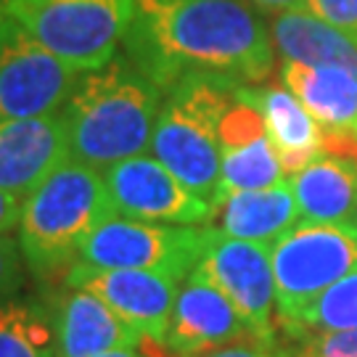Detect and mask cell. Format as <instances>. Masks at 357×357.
Masks as SVG:
<instances>
[{
	"instance_id": "9a60e30c",
	"label": "cell",
	"mask_w": 357,
	"mask_h": 357,
	"mask_svg": "<svg viewBox=\"0 0 357 357\" xmlns=\"http://www.w3.org/2000/svg\"><path fill=\"white\" fill-rule=\"evenodd\" d=\"M69 159L61 114L0 122V188L26 199L56 167Z\"/></svg>"
},
{
	"instance_id": "5b68a950",
	"label": "cell",
	"mask_w": 357,
	"mask_h": 357,
	"mask_svg": "<svg viewBox=\"0 0 357 357\" xmlns=\"http://www.w3.org/2000/svg\"><path fill=\"white\" fill-rule=\"evenodd\" d=\"M135 0H11L16 24L79 72L98 69L116 56L132 19Z\"/></svg>"
},
{
	"instance_id": "8fae6325",
	"label": "cell",
	"mask_w": 357,
	"mask_h": 357,
	"mask_svg": "<svg viewBox=\"0 0 357 357\" xmlns=\"http://www.w3.org/2000/svg\"><path fill=\"white\" fill-rule=\"evenodd\" d=\"M220 193L217 202L228 193L259 191L286 183L289 172L270 141L265 116L246 85H238L233 101L220 122ZM217 206V204H215Z\"/></svg>"
},
{
	"instance_id": "cb8c5ba5",
	"label": "cell",
	"mask_w": 357,
	"mask_h": 357,
	"mask_svg": "<svg viewBox=\"0 0 357 357\" xmlns=\"http://www.w3.org/2000/svg\"><path fill=\"white\" fill-rule=\"evenodd\" d=\"M24 281V257L13 236H0V302L19 291Z\"/></svg>"
},
{
	"instance_id": "603a6c76",
	"label": "cell",
	"mask_w": 357,
	"mask_h": 357,
	"mask_svg": "<svg viewBox=\"0 0 357 357\" xmlns=\"http://www.w3.org/2000/svg\"><path fill=\"white\" fill-rule=\"evenodd\" d=\"M296 357H357V328L310 336L299 342Z\"/></svg>"
},
{
	"instance_id": "8992f818",
	"label": "cell",
	"mask_w": 357,
	"mask_h": 357,
	"mask_svg": "<svg viewBox=\"0 0 357 357\" xmlns=\"http://www.w3.org/2000/svg\"><path fill=\"white\" fill-rule=\"evenodd\" d=\"M275 312L281 326L296 320L333 283L357 273V228L299 222L270 249Z\"/></svg>"
},
{
	"instance_id": "9c48e42d",
	"label": "cell",
	"mask_w": 357,
	"mask_h": 357,
	"mask_svg": "<svg viewBox=\"0 0 357 357\" xmlns=\"http://www.w3.org/2000/svg\"><path fill=\"white\" fill-rule=\"evenodd\" d=\"M79 75L11 19L0 32V122L56 114Z\"/></svg>"
},
{
	"instance_id": "2e32d148",
	"label": "cell",
	"mask_w": 357,
	"mask_h": 357,
	"mask_svg": "<svg viewBox=\"0 0 357 357\" xmlns=\"http://www.w3.org/2000/svg\"><path fill=\"white\" fill-rule=\"evenodd\" d=\"M278 79L315 116L323 138L357 135V72L344 66L281 61Z\"/></svg>"
},
{
	"instance_id": "52a82bcc",
	"label": "cell",
	"mask_w": 357,
	"mask_h": 357,
	"mask_svg": "<svg viewBox=\"0 0 357 357\" xmlns=\"http://www.w3.org/2000/svg\"><path fill=\"white\" fill-rule=\"evenodd\" d=\"M212 225H165L112 215L88 236L77 265L159 273L188 281L209 243Z\"/></svg>"
},
{
	"instance_id": "44dd1931",
	"label": "cell",
	"mask_w": 357,
	"mask_h": 357,
	"mask_svg": "<svg viewBox=\"0 0 357 357\" xmlns=\"http://www.w3.org/2000/svg\"><path fill=\"white\" fill-rule=\"evenodd\" d=\"M0 357H59L56 323L45 299L13 294L0 302Z\"/></svg>"
},
{
	"instance_id": "484cf974",
	"label": "cell",
	"mask_w": 357,
	"mask_h": 357,
	"mask_svg": "<svg viewBox=\"0 0 357 357\" xmlns=\"http://www.w3.org/2000/svg\"><path fill=\"white\" fill-rule=\"evenodd\" d=\"M305 11L315 13L323 22L357 35V0H307Z\"/></svg>"
},
{
	"instance_id": "f1b7e54d",
	"label": "cell",
	"mask_w": 357,
	"mask_h": 357,
	"mask_svg": "<svg viewBox=\"0 0 357 357\" xmlns=\"http://www.w3.org/2000/svg\"><path fill=\"white\" fill-rule=\"evenodd\" d=\"M243 3H249L255 11L270 13V16L283 13V11H299V8H307V0H243Z\"/></svg>"
},
{
	"instance_id": "7c38bea8",
	"label": "cell",
	"mask_w": 357,
	"mask_h": 357,
	"mask_svg": "<svg viewBox=\"0 0 357 357\" xmlns=\"http://www.w3.org/2000/svg\"><path fill=\"white\" fill-rule=\"evenodd\" d=\"M61 283L96 294L128 326H132L141 336L151 339L156 344L165 342L167 326L172 318V307H175L180 291L178 281L159 275V273L125 268H93V265H75Z\"/></svg>"
},
{
	"instance_id": "ba28073f",
	"label": "cell",
	"mask_w": 357,
	"mask_h": 357,
	"mask_svg": "<svg viewBox=\"0 0 357 357\" xmlns=\"http://www.w3.org/2000/svg\"><path fill=\"white\" fill-rule=\"evenodd\" d=\"M273 246L233 238L212 228L204 255L188 278L215 286L230 305L241 312L257 339L275 342V278H273Z\"/></svg>"
},
{
	"instance_id": "d4e9b609",
	"label": "cell",
	"mask_w": 357,
	"mask_h": 357,
	"mask_svg": "<svg viewBox=\"0 0 357 357\" xmlns=\"http://www.w3.org/2000/svg\"><path fill=\"white\" fill-rule=\"evenodd\" d=\"M188 357H296V347L281 344L275 342H262V339H249V342H236L228 347H217L209 352H199V355Z\"/></svg>"
},
{
	"instance_id": "7402d4cb",
	"label": "cell",
	"mask_w": 357,
	"mask_h": 357,
	"mask_svg": "<svg viewBox=\"0 0 357 357\" xmlns=\"http://www.w3.org/2000/svg\"><path fill=\"white\" fill-rule=\"evenodd\" d=\"M352 328H357V273L333 283L299 318L283 326L286 336L294 342H305L320 333L352 331Z\"/></svg>"
},
{
	"instance_id": "4fadbf2b",
	"label": "cell",
	"mask_w": 357,
	"mask_h": 357,
	"mask_svg": "<svg viewBox=\"0 0 357 357\" xmlns=\"http://www.w3.org/2000/svg\"><path fill=\"white\" fill-rule=\"evenodd\" d=\"M249 339H257L255 331L241 318V312L230 305L228 296H222L215 286L193 278L180 283L172 318L162 342L169 355H199Z\"/></svg>"
},
{
	"instance_id": "7a4b0ae2",
	"label": "cell",
	"mask_w": 357,
	"mask_h": 357,
	"mask_svg": "<svg viewBox=\"0 0 357 357\" xmlns=\"http://www.w3.org/2000/svg\"><path fill=\"white\" fill-rule=\"evenodd\" d=\"M165 90L143 75L125 53L82 72L59 114L66 125L69 156L106 169L149 153Z\"/></svg>"
},
{
	"instance_id": "ac0fdd59",
	"label": "cell",
	"mask_w": 357,
	"mask_h": 357,
	"mask_svg": "<svg viewBox=\"0 0 357 357\" xmlns=\"http://www.w3.org/2000/svg\"><path fill=\"white\" fill-rule=\"evenodd\" d=\"M212 222V228L233 238L273 246L281 236L299 225V206L294 199L291 183L286 180L273 188L228 193L217 202Z\"/></svg>"
},
{
	"instance_id": "30bf717a",
	"label": "cell",
	"mask_w": 357,
	"mask_h": 357,
	"mask_svg": "<svg viewBox=\"0 0 357 357\" xmlns=\"http://www.w3.org/2000/svg\"><path fill=\"white\" fill-rule=\"evenodd\" d=\"M116 215L165 222V225H212L215 206L185 188L151 153H138L101 169Z\"/></svg>"
},
{
	"instance_id": "6da1fadb",
	"label": "cell",
	"mask_w": 357,
	"mask_h": 357,
	"mask_svg": "<svg viewBox=\"0 0 357 357\" xmlns=\"http://www.w3.org/2000/svg\"><path fill=\"white\" fill-rule=\"evenodd\" d=\"M122 53L165 93L193 77L262 85L275 64L270 26L243 0H135Z\"/></svg>"
},
{
	"instance_id": "3957f363",
	"label": "cell",
	"mask_w": 357,
	"mask_h": 357,
	"mask_svg": "<svg viewBox=\"0 0 357 357\" xmlns=\"http://www.w3.org/2000/svg\"><path fill=\"white\" fill-rule=\"evenodd\" d=\"M112 215L101 169L69 156L22 204L16 241L24 265L43 281L64 278L79 262L88 236Z\"/></svg>"
},
{
	"instance_id": "4316f807",
	"label": "cell",
	"mask_w": 357,
	"mask_h": 357,
	"mask_svg": "<svg viewBox=\"0 0 357 357\" xmlns=\"http://www.w3.org/2000/svg\"><path fill=\"white\" fill-rule=\"evenodd\" d=\"M22 204H24L22 196H16V193H8L0 188V236H11L13 230L19 228Z\"/></svg>"
},
{
	"instance_id": "83f0119b",
	"label": "cell",
	"mask_w": 357,
	"mask_h": 357,
	"mask_svg": "<svg viewBox=\"0 0 357 357\" xmlns=\"http://www.w3.org/2000/svg\"><path fill=\"white\" fill-rule=\"evenodd\" d=\"M98 357H169L162 344H156V342H143L138 347H125V349H114V352H106V355H98Z\"/></svg>"
},
{
	"instance_id": "277c9868",
	"label": "cell",
	"mask_w": 357,
	"mask_h": 357,
	"mask_svg": "<svg viewBox=\"0 0 357 357\" xmlns=\"http://www.w3.org/2000/svg\"><path fill=\"white\" fill-rule=\"evenodd\" d=\"M238 85L193 77L165 93L151 153L175 178L215 206L220 193V122Z\"/></svg>"
},
{
	"instance_id": "ffe728a7",
	"label": "cell",
	"mask_w": 357,
	"mask_h": 357,
	"mask_svg": "<svg viewBox=\"0 0 357 357\" xmlns=\"http://www.w3.org/2000/svg\"><path fill=\"white\" fill-rule=\"evenodd\" d=\"M246 90L265 116L270 141L289 175L326 153L323 128L291 90L283 85H246Z\"/></svg>"
},
{
	"instance_id": "5bb4252c",
	"label": "cell",
	"mask_w": 357,
	"mask_h": 357,
	"mask_svg": "<svg viewBox=\"0 0 357 357\" xmlns=\"http://www.w3.org/2000/svg\"><path fill=\"white\" fill-rule=\"evenodd\" d=\"M45 302L56 323L59 357H98L149 342L103 299L85 289L61 283V289L48 294Z\"/></svg>"
},
{
	"instance_id": "e0dca14e",
	"label": "cell",
	"mask_w": 357,
	"mask_h": 357,
	"mask_svg": "<svg viewBox=\"0 0 357 357\" xmlns=\"http://www.w3.org/2000/svg\"><path fill=\"white\" fill-rule=\"evenodd\" d=\"M299 222L357 228V159L323 153L289 175Z\"/></svg>"
},
{
	"instance_id": "d6986e66",
	"label": "cell",
	"mask_w": 357,
	"mask_h": 357,
	"mask_svg": "<svg viewBox=\"0 0 357 357\" xmlns=\"http://www.w3.org/2000/svg\"><path fill=\"white\" fill-rule=\"evenodd\" d=\"M270 38L281 61L310 66H344L357 72V35L305 11L270 16Z\"/></svg>"
},
{
	"instance_id": "f546056e",
	"label": "cell",
	"mask_w": 357,
	"mask_h": 357,
	"mask_svg": "<svg viewBox=\"0 0 357 357\" xmlns=\"http://www.w3.org/2000/svg\"><path fill=\"white\" fill-rule=\"evenodd\" d=\"M8 3L11 0H0V32L6 29V24L11 22V13H8Z\"/></svg>"
}]
</instances>
